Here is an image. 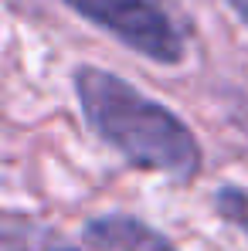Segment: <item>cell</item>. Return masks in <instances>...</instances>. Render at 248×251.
I'll use <instances>...</instances> for the list:
<instances>
[{"label":"cell","mask_w":248,"mask_h":251,"mask_svg":"<svg viewBox=\"0 0 248 251\" xmlns=\"http://www.w3.org/2000/svg\"><path fill=\"white\" fill-rule=\"evenodd\" d=\"M72 85L88 129L129 167L164 173L173 183H191L201 173L204 150L197 136L164 102L95 65L75 68Z\"/></svg>","instance_id":"cell-1"},{"label":"cell","mask_w":248,"mask_h":251,"mask_svg":"<svg viewBox=\"0 0 248 251\" xmlns=\"http://www.w3.org/2000/svg\"><path fill=\"white\" fill-rule=\"evenodd\" d=\"M61 3L153 65L184 61L187 51L184 34L160 0H61Z\"/></svg>","instance_id":"cell-2"},{"label":"cell","mask_w":248,"mask_h":251,"mask_svg":"<svg viewBox=\"0 0 248 251\" xmlns=\"http://www.w3.org/2000/svg\"><path fill=\"white\" fill-rule=\"evenodd\" d=\"M85 238L106 251H180L157 227L129 214H102L85 224Z\"/></svg>","instance_id":"cell-3"},{"label":"cell","mask_w":248,"mask_h":251,"mask_svg":"<svg viewBox=\"0 0 248 251\" xmlns=\"http://www.w3.org/2000/svg\"><path fill=\"white\" fill-rule=\"evenodd\" d=\"M211 207L224 224H231V227L248 234V190L245 187H235V183L218 187L214 197H211Z\"/></svg>","instance_id":"cell-4"},{"label":"cell","mask_w":248,"mask_h":251,"mask_svg":"<svg viewBox=\"0 0 248 251\" xmlns=\"http://www.w3.org/2000/svg\"><path fill=\"white\" fill-rule=\"evenodd\" d=\"M224 3L231 7V14H235V17L248 27V0H224Z\"/></svg>","instance_id":"cell-5"},{"label":"cell","mask_w":248,"mask_h":251,"mask_svg":"<svg viewBox=\"0 0 248 251\" xmlns=\"http://www.w3.org/2000/svg\"><path fill=\"white\" fill-rule=\"evenodd\" d=\"M58 251H75V248H58Z\"/></svg>","instance_id":"cell-6"}]
</instances>
